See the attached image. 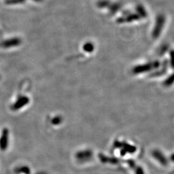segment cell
I'll return each mask as SVG.
<instances>
[{"label":"cell","instance_id":"1","mask_svg":"<svg viewBox=\"0 0 174 174\" xmlns=\"http://www.w3.org/2000/svg\"><path fill=\"white\" fill-rule=\"evenodd\" d=\"M9 143V131L7 128H4L0 136V150L2 151H5Z\"/></svg>","mask_w":174,"mask_h":174},{"label":"cell","instance_id":"2","mask_svg":"<svg viewBox=\"0 0 174 174\" xmlns=\"http://www.w3.org/2000/svg\"><path fill=\"white\" fill-rule=\"evenodd\" d=\"M158 19H159L158 21H157L158 25H157L156 28H155V30H154V31H153V36L155 38H157L159 36V33L161 32V29L162 27L163 26L164 21H165V19H164V18L162 17H160Z\"/></svg>","mask_w":174,"mask_h":174},{"label":"cell","instance_id":"3","mask_svg":"<svg viewBox=\"0 0 174 174\" xmlns=\"http://www.w3.org/2000/svg\"><path fill=\"white\" fill-rule=\"evenodd\" d=\"M152 65V64H145V65L136 67L133 70V72L135 73H141L143 72H146V71H148V70L153 68V67Z\"/></svg>","mask_w":174,"mask_h":174},{"label":"cell","instance_id":"4","mask_svg":"<svg viewBox=\"0 0 174 174\" xmlns=\"http://www.w3.org/2000/svg\"><path fill=\"white\" fill-rule=\"evenodd\" d=\"M90 153L89 151H83V152H79L77 153L76 157L78 159H84L85 160V159H87L88 156H90Z\"/></svg>","mask_w":174,"mask_h":174},{"label":"cell","instance_id":"5","mask_svg":"<svg viewBox=\"0 0 174 174\" xmlns=\"http://www.w3.org/2000/svg\"><path fill=\"white\" fill-rule=\"evenodd\" d=\"M16 173H23L24 174H30V169L27 166H21L18 168H16V170H15Z\"/></svg>","mask_w":174,"mask_h":174},{"label":"cell","instance_id":"6","mask_svg":"<svg viewBox=\"0 0 174 174\" xmlns=\"http://www.w3.org/2000/svg\"><path fill=\"white\" fill-rule=\"evenodd\" d=\"M173 83H174V74H173V75H172L170 77L166 79L165 82V84L166 86H169Z\"/></svg>","mask_w":174,"mask_h":174},{"label":"cell","instance_id":"7","mask_svg":"<svg viewBox=\"0 0 174 174\" xmlns=\"http://www.w3.org/2000/svg\"><path fill=\"white\" fill-rule=\"evenodd\" d=\"M62 121V118L61 117H57L54 118L52 121V123L53 125H59Z\"/></svg>","mask_w":174,"mask_h":174},{"label":"cell","instance_id":"8","mask_svg":"<svg viewBox=\"0 0 174 174\" xmlns=\"http://www.w3.org/2000/svg\"><path fill=\"white\" fill-rule=\"evenodd\" d=\"M170 57H171L172 67L174 68V51H172V52L170 53Z\"/></svg>","mask_w":174,"mask_h":174}]
</instances>
